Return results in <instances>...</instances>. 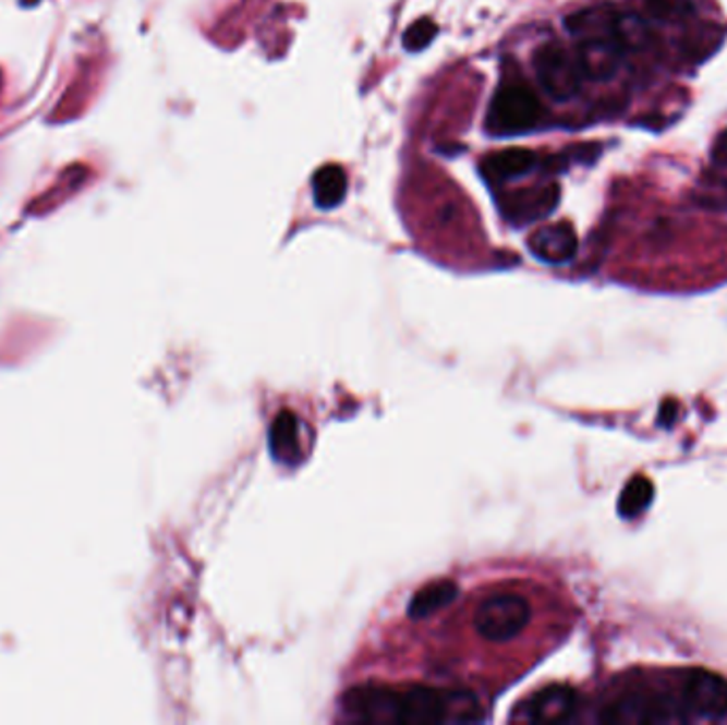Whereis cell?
I'll list each match as a JSON object with an SVG mask.
<instances>
[{
  "mask_svg": "<svg viewBox=\"0 0 727 725\" xmlns=\"http://www.w3.org/2000/svg\"><path fill=\"white\" fill-rule=\"evenodd\" d=\"M574 706H577L574 689L566 685H552L532 693L525 702H521L514 711V717L534 724H557L566 722L574 713Z\"/></svg>",
  "mask_w": 727,
  "mask_h": 725,
  "instance_id": "cell-8",
  "label": "cell"
},
{
  "mask_svg": "<svg viewBox=\"0 0 727 725\" xmlns=\"http://www.w3.org/2000/svg\"><path fill=\"white\" fill-rule=\"evenodd\" d=\"M456 596H458V585L453 581H447V579L434 581L413 596L411 604H409V615L415 617V619L428 617L432 613H436L438 608L451 604Z\"/></svg>",
  "mask_w": 727,
  "mask_h": 725,
  "instance_id": "cell-14",
  "label": "cell"
},
{
  "mask_svg": "<svg viewBox=\"0 0 727 725\" xmlns=\"http://www.w3.org/2000/svg\"><path fill=\"white\" fill-rule=\"evenodd\" d=\"M528 247L541 262L557 266L577 256L579 239H577L574 228L568 221H559V223H549V226L538 228L530 237Z\"/></svg>",
  "mask_w": 727,
  "mask_h": 725,
  "instance_id": "cell-9",
  "label": "cell"
},
{
  "mask_svg": "<svg viewBox=\"0 0 727 725\" xmlns=\"http://www.w3.org/2000/svg\"><path fill=\"white\" fill-rule=\"evenodd\" d=\"M342 713L362 724H467L483 717V706L471 691L387 685H358L342 696Z\"/></svg>",
  "mask_w": 727,
  "mask_h": 725,
  "instance_id": "cell-1",
  "label": "cell"
},
{
  "mask_svg": "<svg viewBox=\"0 0 727 725\" xmlns=\"http://www.w3.org/2000/svg\"><path fill=\"white\" fill-rule=\"evenodd\" d=\"M559 201V188L547 185V188H528L521 190L513 196L505 198L502 214L513 223H530L536 219H543L556 209Z\"/></svg>",
  "mask_w": 727,
  "mask_h": 725,
  "instance_id": "cell-10",
  "label": "cell"
},
{
  "mask_svg": "<svg viewBox=\"0 0 727 725\" xmlns=\"http://www.w3.org/2000/svg\"><path fill=\"white\" fill-rule=\"evenodd\" d=\"M679 720V709L670 696L662 693H628L608 704L599 722L610 725H657Z\"/></svg>",
  "mask_w": 727,
  "mask_h": 725,
  "instance_id": "cell-6",
  "label": "cell"
},
{
  "mask_svg": "<svg viewBox=\"0 0 727 725\" xmlns=\"http://www.w3.org/2000/svg\"><path fill=\"white\" fill-rule=\"evenodd\" d=\"M653 498H655L653 481L644 474H637L626 483L617 503V511L623 519H637L651 507Z\"/></svg>",
  "mask_w": 727,
  "mask_h": 725,
  "instance_id": "cell-15",
  "label": "cell"
},
{
  "mask_svg": "<svg viewBox=\"0 0 727 725\" xmlns=\"http://www.w3.org/2000/svg\"><path fill=\"white\" fill-rule=\"evenodd\" d=\"M534 73L541 87L556 100L572 98L581 87V67L574 56L557 41L541 45L534 53Z\"/></svg>",
  "mask_w": 727,
  "mask_h": 725,
  "instance_id": "cell-5",
  "label": "cell"
},
{
  "mask_svg": "<svg viewBox=\"0 0 727 725\" xmlns=\"http://www.w3.org/2000/svg\"><path fill=\"white\" fill-rule=\"evenodd\" d=\"M530 602L519 594L485 597L474 613V628L485 640L507 642L519 637L530 624Z\"/></svg>",
  "mask_w": 727,
  "mask_h": 725,
  "instance_id": "cell-4",
  "label": "cell"
},
{
  "mask_svg": "<svg viewBox=\"0 0 727 725\" xmlns=\"http://www.w3.org/2000/svg\"><path fill=\"white\" fill-rule=\"evenodd\" d=\"M347 174L339 165L322 167L313 177V196L319 209H335L344 201Z\"/></svg>",
  "mask_w": 727,
  "mask_h": 725,
  "instance_id": "cell-13",
  "label": "cell"
},
{
  "mask_svg": "<svg viewBox=\"0 0 727 725\" xmlns=\"http://www.w3.org/2000/svg\"><path fill=\"white\" fill-rule=\"evenodd\" d=\"M713 158L719 162V165H727V130H724L715 143V149H713Z\"/></svg>",
  "mask_w": 727,
  "mask_h": 725,
  "instance_id": "cell-19",
  "label": "cell"
},
{
  "mask_svg": "<svg viewBox=\"0 0 727 725\" xmlns=\"http://www.w3.org/2000/svg\"><path fill=\"white\" fill-rule=\"evenodd\" d=\"M566 31L577 41V62L590 80L604 82L615 75L623 56L621 20L610 4L581 9L566 17Z\"/></svg>",
  "mask_w": 727,
  "mask_h": 725,
  "instance_id": "cell-2",
  "label": "cell"
},
{
  "mask_svg": "<svg viewBox=\"0 0 727 725\" xmlns=\"http://www.w3.org/2000/svg\"><path fill=\"white\" fill-rule=\"evenodd\" d=\"M541 102L523 82H505L496 89L487 109V130L494 134H519L541 120Z\"/></svg>",
  "mask_w": 727,
  "mask_h": 725,
  "instance_id": "cell-3",
  "label": "cell"
},
{
  "mask_svg": "<svg viewBox=\"0 0 727 725\" xmlns=\"http://www.w3.org/2000/svg\"><path fill=\"white\" fill-rule=\"evenodd\" d=\"M683 706L698 717L724 720L727 717V679L706 670L691 673L684 681Z\"/></svg>",
  "mask_w": 727,
  "mask_h": 725,
  "instance_id": "cell-7",
  "label": "cell"
},
{
  "mask_svg": "<svg viewBox=\"0 0 727 725\" xmlns=\"http://www.w3.org/2000/svg\"><path fill=\"white\" fill-rule=\"evenodd\" d=\"M268 447L277 462L294 467L300 460V422L292 411H281L268 430Z\"/></svg>",
  "mask_w": 727,
  "mask_h": 725,
  "instance_id": "cell-11",
  "label": "cell"
},
{
  "mask_svg": "<svg viewBox=\"0 0 727 725\" xmlns=\"http://www.w3.org/2000/svg\"><path fill=\"white\" fill-rule=\"evenodd\" d=\"M677 413H679V407H677V402L668 400L666 404H662V411H659V424H664V426H670V424L675 422Z\"/></svg>",
  "mask_w": 727,
  "mask_h": 725,
  "instance_id": "cell-18",
  "label": "cell"
},
{
  "mask_svg": "<svg viewBox=\"0 0 727 725\" xmlns=\"http://www.w3.org/2000/svg\"><path fill=\"white\" fill-rule=\"evenodd\" d=\"M436 33H438V26L432 20H428V17H424V20L415 22L404 33V47L409 51H420V49H424V47H428L432 44V39L436 37Z\"/></svg>",
  "mask_w": 727,
  "mask_h": 725,
  "instance_id": "cell-17",
  "label": "cell"
},
{
  "mask_svg": "<svg viewBox=\"0 0 727 725\" xmlns=\"http://www.w3.org/2000/svg\"><path fill=\"white\" fill-rule=\"evenodd\" d=\"M536 156L530 149H505L483 160V174L492 181H511L534 169Z\"/></svg>",
  "mask_w": 727,
  "mask_h": 725,
  "instance_id": "cell-12",
  "label": "cell"
},
{
  "mask_svg": "<svg viewBox=\"0 0 727 725\" xmlns=\"http://www.w3.org/2000/svg\"><path fill=\"white\" fill-rule=\"evenodd\" d=\"M644 7L655 20L670 22L691 11V0H644Z\"/></svg>",
  "mask_w": 727,
  "mask_h": 725,
  "instance_id": "cell-16",
  "label": "cell"
}]
</instances>
